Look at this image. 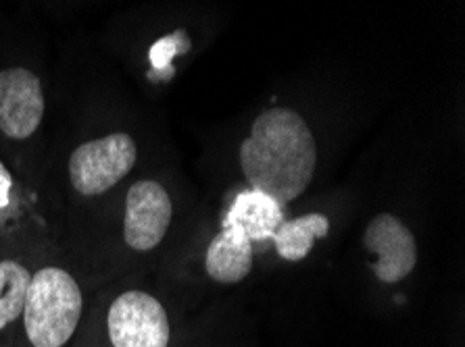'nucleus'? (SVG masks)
Instances as JSON below:
<instances>
[{
	"mask_svg": "<svg viewBox=\"0 0 465 347\" xmlns=\"http://www.w3.org/2000/svg\"><path fill=\"white\" fill-rule=\"evenodd\" d=\"M238 160L252 189L288 204L302 196L315 175L313 131L297 111L273 106L252 121Z\"/></svg>",
	"mask_w": 465,
	"mask_h": 347,
	"instance_id": "nucleus-1",
	"label": "nucleus"
},
{
	"mask_svg": "<svg viewBox=\"0 0 465 347\" xmlns=\"http://www.w3.org/2000/svg\"><path fill=\"white\" fill-rule=\"evenodd\" d=\"M86 295L67 268L46 265L32 275L15 343L25 347H67L80 329Z\"/></svg>",
	"mask_w": 465,
	"mask_h": 347,
	"instance_id": "nucleus-2",
	"label": "nucleus"
},
{
	"mask_svg": "<svg viewBox=\"0 0 465 347\" xmlns=\"http://www.w3.org/2000/svg\"><path fill=\"white\" fill-rule=\"evenodd\" d=\"M136 162V140L125 131H113L77 146L69 154L67 177L77 196L98 198L117 188Z\"/></svg>",
	"mask_w": 465,
	"mask_h": 347,
	"instance_id": "nucleus-3",
	"label": "nucleus"
},
{
	"mask_svg": "<svg viewBox=\"0 0 465 347\" xmlns=\"http://www.w3.org/2000/svg\"><path fill=\"white\" fill-rule=\"evenodd\" d=\"M103 339L107 347H169L172 323L153 294L124 289L104 308Z\"/></svg>",
	"mask_w": 465,
	"mask_h": 347,
	"instance_id": "nucleus-4",
	"label": "nucleus"
},
{
	"mask_svg": "<svg viewBox=\"0 0 465 347\" xmlns=\"http://www.w3.org/2000/svg\"><path fill=\"white\" fill-rule=\"evenodd\" d=\"M173 218L167 189L154 179L134 181L125 194L122 236L134 252H153L163 242Z\"/></svg>",
	"mask_w": 465,
	"mask_h": 347,
	"instance_id": "nucleus-5",
	"label": "nucleus"
},
{
	"mask_svg": "<svg viewBox=\"0 0 465 347\" xmlns=\"http://www.w3.org/2000/svg\"><path fill=\"white\" fill-rule=\"evenodd\" d=\"M45 88L32 69H0V136L11 141L32 140L45 121Z\"/></svg>",
	"mask_w": 465,
	"mask_h": 347,
	"instance_id": "nucleus-6",
	"label": "nucleus"
},
{
	"mask_svg": "<svg viewBox=\"0 0 465 347\" xmlns=\"http://www.w3.org/2000/svg\"><path fill=\"white\" fill-rule=\"evenodd\" d=\"M363 244L378 256L371 266L373 275L389 285L410 277L418 265V242L411 229L391 212H380L371 218L365 227Z\"/></svg>",
	"mask_w": 465,
	"mask_h": 347,
	"instance_id": "nucleus-7",
	"label": "nucleus"
},
{
	"mask_svg": "<svg viewBox=\"0 0 465 347\" xmlns=\"http://www.w3.org/2000/svg\"><path fill=\"white\" fill-rule=\"evenodd\" d=\"M205 271L213 281L236 285L252 271V242L234 223H223L205 254Z\"/></svg>",
	"mask_w": 465,
	"mask_h": 347,
	"instance_id": "nucleus-8",
	"label": "nucleus"
},
{
	"mask_svg": "<svg viewBox=\"0 0 465 347\" xmlns=\"http://www.w3.org/2000/svg\"><path fill=\"white\" fill-rule=\"evenodd\" d=\"M34 271L17 256L0 258V347H13Z\"/></svg>",
	"mask_w": 465,
	"mask_h": 347,
	"instance_id": "nucleus-9",
	"label": "nucleus"
},
{
	"mask_svg": "<svg viewBox=\"0 0 465 347\" xmlns=\"http://www.w3.org/2000/svg\"><path fill=\"white\" fill-rule=\"evenodd\" d=\"M225 223H234L249 236L251 242H267L284 223L282 204L261 191H242L225 217Z\"/></svg>",
	"mask_w": 465,
	"mask_h": 347,
	"instance_id": "nucleus-10",
	"label": "nucleus"
},
{
	"mask_svg": "<svg viewBox=\"0 0 465 347\" xmlns=\"http://www.w3.org/2000/svg\"><path fill=\"white\" fill-rule=\"evenodd\" d=\"M330 218L322 212H309L291 221H284L273 233L272 242L282 260L301 262L309 256L317 239L328 237Z\"/></svg>",
	"mask_w": 465,
	"mask_h": 347,
	"instance_id": "nucleus-11",
	"label": "nucleus"
}]
</instances>
